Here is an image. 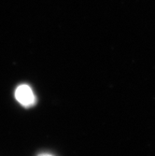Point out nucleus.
<instances>
[{
    "label": "nucleus",
    "instance_id": "f257e3e1",
    "mask_svg": "<svg viewBox=\"0 0 155 156\" xmlns=\"http://www.w3.org/2000/svg\"><path fill=\"white\" fill-rule=\"evenodd\" d=\"M16 100L23 107L29 108L36 104L37 98L32 88L27 84H21L15 91Z\"/></svg>",
    "mask_w": 155,
    "mask_h": 156
},
{
    "label": "nucleus",
    "instance_id": "f03ea898",
    "mask_svg": "<svg viewBox=\"0 0 155 156\" xmlns=\"http://www.w3.org/2000/svg\"><path fill=\"white\" fill-rule=\"evenodd\" d=\"M38 156H52V155H51L49 153H42V154H39Z\"/></svg>",
    "mask_w": 155,
    "mask_h": 156
}]
</instances>
